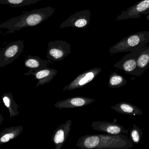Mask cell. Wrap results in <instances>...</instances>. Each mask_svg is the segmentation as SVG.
Returning <instances> with one entry per match:
<instances>
[{
	"instance_id": "1",
	"label": "cell",
	"mask_w": 149,
	"mask_h": 149,
	"mask_svg": "<svg viewBox=\"0 0 149 149\" xmlns=\"http://www.w3.org/2000/svg\"><path fill=\"white\" fill-rule=\"evenodd\" d=\"M76 146L83 149H127L133 143L130 139L123 134H97L83 136L78 139Z\"/></svg>"
},
{
	"instance_id": "2",
	"label": "cell",
	"mask_w": 149,
	"mask_h": 149,
	"mask_svg": "<svg viewBox=\"0 0 149 149\" xmlns=\"http://www.w3.org/2000/svg\"><path fill=\"white\" fill-rule=\"evenodd\" d=\"M55 12V9L52 7L34 9L1 23L0 28L8 29L7 34L13 33L25 28L41 24L53 15Z\"/></svg>"
},
{
	"instance_id": "3",
	"label": "cell",
	"mask_w": 149,
	"mask_h": 149,
	"mask_svg": "<svg viewBox=\"0 0 149 149\" xmlns=\"http://www.w3.org/2000/svg\"><path fill=\"white\" fill-rule=\"evenodd\" d=\"M149 42V31H144L132 34L117 42L109 49L111 54L131 52L145 47Z\"/></svg>"
},
{
	"instance_id": "4",
	"label": "cell",
	"mask_w": 149,
	"mask_h": 149,
	"mask_svg": "<svg viewBox=\"0 0 149 149\" xmlns=\"http://www.w3.org/2000/svg\"><path fill=\"white\" fill-rule=\"evenodd\" d=\"M23 41L14 42L6 46L0 52V68L12 63L19 57L24 49Z\"/></svg>"
},
{
	"instance_id": "5",
	"label": "cell",
	"mask_w": 149,
	"mask_h": 149,
	"mask_svg": "<svg viewBox=\"0 0 149 149\" xmlns=\"http://www.w3.org/2000/svg\"><path fill=\"white\" fill-rule=\"evenodd\" d=\"M71 53V45L68 42L56 40L49 42L47 58L53 61H61Z\"/></svg>"
},
{
	"instance_id": "6",
	"label": "cell",
	"mask_w": 149,
	"mask_h": 149,
	"mask_svg": "<svg viewBox=\"0 0 149 149\" xmlns=\"http://www.w3.org/2000/svg\"><path fill=\"white\" fill-rule=\"evenodd\" d=\"M102 71L101 68H95L84 71L78 75L69 84L66 85L63 88V91L74 90L83 88L94 80Z\"/></svg>"
},
{
	"instance_id": "7",
	"label": "cell",
	"mask_w": 149,
	"mask_h": 149,
	"mask_svg": "<svg viewBox=\"0 0 149 149\" xmlns=\"http://www.w3.org/2000/svg\"><path fill=\"white\" fill-rule=\"evenodd\" d=\"M149 14V0H141L125 11L122 12L117 17L116 20L128 19H139L142 15Z\"/></svg>"
},
{
	"instance_id": "8",
	"label": "cell",
	"mask_w": 149,
	"mask_h": 149,
	"mask_svg": "<svg viewBox=\"0 0 149 149\" xmlns=\"http://www.w3.org/2000/svg\"><path fill=\"white\" fill-rule=\"evenodd\" d=\"M91 15V12L89 10L76 12L63 22L60 28L74 27L84 29L89 24Z\"/></svg>"
},
{
	"instance_id": "9",
	"label": "cell",
	"mask_w": 149,
	"mask_h": 149,
	"mask_svg": "<svg viewBox=\"0 0 149 149\" xmlns=\"http://www.w3.org/2000/svg\"><path fill=\"white\" fill-rule=\"evenodd\" d=\"M141 49L125 55L119 61L114 64V68L123 70L126 74L134 75L137 68V60Z\"/></svg>"
},
{
	"instance_id": "10",
	"label": "cell",
	"mask_w": 149,
	"mask_h": 149,
	"mask_svg": "<svg viewBox=\"0 0 149 149\" xmlns=\"http://www.w3.org/2000/svg\"><path fill=\"white\" fill-rule=\"evenodd\" d=\"M72 121L70 119L65 123L59 125L54 131L51 140L55 146V149H61L67 141L71 130Z\"/></svg>"
},
{
	"instance_id": "11",
	"label": "cell",
	"mask_w": 149,
	"mask_h": 149,
	"mask_svg": "<svg viewBox=\"0 0 149 149\" xmlns=\"http://www.w3.org/2000/svg\"><path fill=\"white\" fill-rule=\"evenodd\" d=\"M91 126L95 130L103 132L111 135L128 134L129 133V130L123 126L114 122L94 121L92 122Z\"/></svg>"
},
{
	"instance_id": "12",
	"label": "cell",
	"mask_w": 149,
	"mask_h": 149,
	"mask_svg": "<svg viewBox=\"0 0 149 149\" xmlns=\"http://www.w3.org/2000/svg\"><path fill=\"white\" fill-rule=\"evenodd\" d=\"M95 101V99L85 97H72L58 101L54 104V106L60 109L80 108L90 104Z\"/></svg>"
},
{
	"instance_id": "13",
	"label": "cell",
	"mask_w": 149,
	"mask_h": 149,
	"mask_svg": "<svg viewBox=\"0 0 149 149\" xmlns=\"http://www.w3.org/2000/svg\"><path fill=\"white\" fill-rule=\"evenodd\" d=\"M49 63L47 61L42 60L39 56L29 55L25 59L24 65L29 70L25 74V76H29L33 72L47 68Z\"/></svg>"
},
{
	"instance_id": "14",
	"label": "cell",
	"mask_w": 149,
	"mask_h": 149,
	"mask_svg": "<svg viewBox=\"0 0 149 149\" xmlns=\"http://www.w3.org/2000/svg\"><path fill=\"white\" fill-rule=\"evenodd\" d=\"M58 73L56 70L51 68H47L32 73V75L35 77L38 81L36 87L49 83L54 79Z\"/></svg>"
},
{
	"instance_id": "15",
	"label": "cell",
	"mask_w": 149,
	"mask_h": 149,
	"mask_svg": "<svg viewBox=\"0 0 149 149\" xmlns=\"http://www.w3.org/2000/svg\"><path fill=\"white\" fill-rule=\"evenodd\" d=\"M149 68V47H144L141 51L137 60V68L134 76H140Z\"/></svg>"
},
{
	"instance_id": "16",
	"label": "cell",
	"mask_w": 149,
	"mask_h": 149,
	"mask_svg": "<svg viewBox=\"0 0 149 149\" xmlns=\"http://www.w3.org/2000/svg\"><path fill=\"white\" fill-rule=\"evenodd\" d=\"M112 109L120 114L132 116L143 115L142 110L137 106L126 102H120L115 106H111Z\"/></svg>"
},
{
	"instance_id": "17",
	"label": "cell",
	"mask_w": 149,
	"mask_h": 149,
	"mask_svg": "<svg viewBox=\"0 0 149 149\" xmlns=\"http://www.w3.org/2000/svg\"><path fill=\"white\" fill-rule=\"evenodd\" d=\"M23 130L22 126L6 128L0 133V145L8 143L18 137L21 134Z\"/></svg>"
},
{
	"instance_id": "18",
	"label": "cell",
	"mask_w": 149,
	"mask_h": 149,
	"mask_svg": "<svg viewBox=\"0 0 149 149\" xmlns=\"http://www.w3.org/2000/svg\"><path fill=\"white\" fill-rule=\"evenodd\" d=\"M2 100L5 106L9 111L10 118L16 116L19 114V108L20 106L15 102L11 92L4 94L2 96Z\"/></svg>"
},
{
	"instance_id": "19",
	"label": "cell",
	"mask_w": 149,
	"mask_h": 149,
	"mask_svg": "<svg viewBox=\"0 0 149 149\" xmlns=\"http://www.w3.org/2000/svg\"><path fill=\"white\" fill-rule=\"evenodd\" d=\"M127 83V80L123 76L113 72L110 75L108 85L111 88H116L124 86Z\"/></svg>"
},
{
	"instance_id": "20",
	"label": "cell",
	"mask_w": 149,
	"mask_h": 149,
	"mask_svg": "<svg viewBox=\"0 0 149 149\" xmlns=\"http://www.w3.org/2000/svg\"><path fill=\"white\" fill-rule=\"evenodd\" d=\"M42 0H0V4L8 5L13 7H19L37 3Z\"/></svg>"
},
{
	"instance_id": "21",
	"label": "cell",
	"mask_w": 149,
	"mask_h": 149,
	"mask_svg": "<svg viewBox=\"0 0 149 149\" xmlns=\"http://www.w3.org/2000/svg\"><path fill=\"white\" fill-rule=\"evenodd\" d=\"M143 134L141 129L136 124H133V128L130 132V138L132 143L136 144L139 143L142 140Z\"/></svg>"
}]
</instances>
